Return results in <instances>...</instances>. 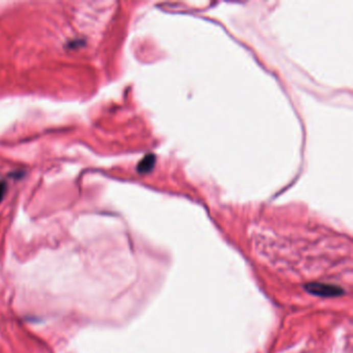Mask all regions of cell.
<instances>
[{
  "label": "cell",
  "mask_w": 353,
  "mask_h": 353,
  "mask_svg": "<svg viewBox=\"0 0 353 353\" xmlns=\"http://www.w3.org/2000/svg\"><path fill=\"white\" fill-rule=\"evenodd\" d=\"M153 165V159H152V156H147V158H145L140 164H139V171L140 172H145L149 169V167H151Z\"/></svg>",
  "instance_id": "7a4b0ae2"
},
{
  "label": "cell",
  "mask_w": 353,
  "mask_h": 353,
  "mask_svg": "<svg viewBox=\"0 0 353 353\" xmlns=\"http://www.w3.org/2000/svg\"><path fill=\"white\" fill-rule=\"evenodd\" d=\"M304 289L313 295L321 297H337L342 296L345 293L344 289L339 286L323 283H310L304 286Z\"/></svg>",
  "instance_id": "6da1fadb"
},
{
  "label": "cell",
  "mask_w": 353,
  "mask_h": 353,
  "mask_svg": "<svg viewBox=\"0 0 353 353\" xmlns=\"http://www.w3.org/2000/svg\"><path fill=\"white\" fill-rule=\"evenodd\" d=\"M7 193V184L4 181H0V201H2Z\"/></svg>",
  "instance_id": "3957f363"
}]
</instances>
